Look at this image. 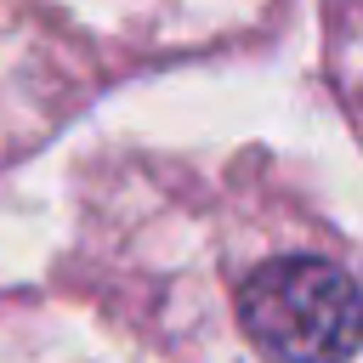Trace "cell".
Wrapping results in <instances>:
<instances>
[{"label":"cell","mask_w":363,"mask_h":363,"mask_svg":"<svg viewBox=\"0 0 363 363\" xmlns=\"http://www.w3.org/2000/svg\"><path fill=\"white\" fill-rule=\"evenodd\" d=\"M238 318L272 363H346L357 346V289L318 255L255 267L238 289Z\"/></svg>","instance_id":"obj_1"}]
</instances>
